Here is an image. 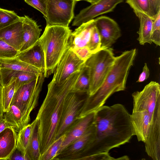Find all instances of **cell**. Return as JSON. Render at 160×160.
I'll return each mask as SVG.
<instances>
[{
	"label": "cell",
	"instance_id": "6da1fadb",
	"mask_svg": "<svg viewBox=\"0 0 160 160\" xmlns=\"http://www.w3.org/2000/svg\"><path fill=\"white\" fill-rule=\"evenodd\" d=\"M95 131L92 147L85 155L109 152L129 142L135 135L131 114L122 104L103 105L95 112Z\"/></svg>",
	"mask_w": 160,
	"mask_h": 160
},
{
	"label": "cell",
	"instance_id": "7a4b0ae2",
	"mask_svg": "<svg viewBox=\"0 0 160 160\" xmlns=\"http://www.w3.org/2000/svg\"><path fill=\"white\" fill-rule=\"evenodd\" d=\"M82 69L63 81L56 82L52 80L48 85L46 95L36 118L40 158L56 140L65 102Z\"/></svg>",
	"mask_w": 160,
	"mask_h": 160
},
{
	"label": "cell",
	"instance_id": "3957f363",
	"mask_svg": "<svg viewBox=\"0 0 160 160\" xmlns=\"http://www.w3.org/2000/svg\"><path fill=\"white\" fill-rule=\"evenodd\" d=\"M136 48L124 51L115 57L112 68L103 82L92 95L86 98L78 119L95 112L114 93L124 91L130 70L136 56Z\"/></svg>",
	"mask_w": 160,
	"mask_h": 160
},
{
	"label": "cell",
	"instance_id": "277c9868",
	"mask_svg": "<svg viewBox=\"0 0 160 160\" xmlns=\"http://www.w3.org/2000/svg\"><path fill=\"white\" fill-rule=\"evenodd\" d=\"M133 108L147 111L150 119L145 152L153 160H160V85L152 81L140 91L132 94Z\"/></svg>",
	"mask_w": 160,
	"mask_h": 160
},
{
	"label": "cell",
	"instance_id": "5b68a950",
	"mask_svg": "<svg viewBox=\"0 0 160 160\" xmlns=\"http://www.w3.org/2000/svg\"><path fill=\"white\" fill-rule=\"evenodd\" d=\"M71 32L69 27L46 26L39 40L45 56V78L48 77L54 72L58 63L69 45Z\"/></svg>",
	"mask_w": 160,
	"mask_h": 160
},
{
	"label": "cell",
	"instance_id": "8992f818",
	"mask_svg": "<svg viewBox=\"0 0 160 160\" xmlns=\"http://www.w3.org/2000/svg\"><path fill=\"white\" fill-rule=\"evenodd\" d=\"M115 57L111 48H101L86 61L89 80L88 96L93 95L101 87L114 63Z\"/></svg>",
	"mask_w": 160,
	"mask_h": 160
},
{
	"label": "cell",
	"instance_id": "52a82bcc",
	"mask_svg": "<svg viewBox=\"0 0 160 160\" xmlns=\"http://www.w3.org/2000/svg\"><path fill=\"white\" fill-rule=\"evenodd\" d=\"M44 72L42 71L38 78L21 86L15 91L11 105H15L21 111L23 128L29 124L30 114L38 105L45 78Z\"/></svg>",
	"mask_w": 160,
	"mask_h": 160
},
{
	"label": "cell",
	"instance_id": "ba28073f",
	"mask_svg": "<svg viewBox=\"0 0 160 160\" xmlns=\"http://www.w3.org/2000/svg\"><path fill=\"white\" fill-rule=\"evenodd\" d=\"M75 0H48L45 18L46 26L69 27L74 18Z\"/></svg>",
	"mask_w": 160,
	"mask_h": 160
},
{
	"label": "cell",
	"instance_id": "9c48e42d",
	"mask_svg": "<svg viewBox=\"0 0 160 160\" xmlns=\"http://www.w3.org/2000/svg\"><path fill=\"white\" fill-rule=\"evenodd\" d=\"M83 94L71 92L68 95L63 110L56 140L65 134L78 120V117L88 96L82 98Z\"/></svg>",
	"mask_w": 160,
	"mask_h": 160
},
{
	"label": "cell",
	"instance_id": "30bf717a",
	"mask_svg": "<svg viewBox=\"0 0 160 160\" xmlns=\"http://www.w3.org/2000/svg\"><path fill=\"white\" fill-rule=\"evenodd\" d=\"M95 131L93 123L83 135L69 144L53 160H79L87 155L92 148Z\"/></svg>",
	"mask_w": 160,
	"mask_h": 160
},
{
	"label": "cell",
	"instance_id": "8fae6325",
	"mask_svg": "<svg viewBox=\"0 0 160 160\" xmlns=\"http://www.w3.org/2000/svg\"><path fill=\"white\" fill-rule=\"evenodd\" d=\"M85 62L81 59L68 45L58 63L52 80L60 82L80 70Z\"/></svg>",
	"mask_w": 160,
	"mask_h": 160
},
{
	"label": "cell",
	"instance_id": "7c38bea8",
	"mask_svg": "<svg viewBox=\"0 0 160 160\" xmlns=\"http://www.w3.org/2000/svg\"><path fill=\"white\" fill-rule=\"evenodd\" d=\"M123 0H100L82 10L74 17L72 26H79L102 14L112 12Z\"/></svg>",
	"mask_w": 160,
	"mask_h": 160
},
{
	"label": "cell",
	"instance_id": "4fadbf2b",
	"mask_svg": "<svg viewBox=\"0 0 160 160\" xmlns=\"http://www.w3.org/2000/svg\"><path fill=\"white\" fill-rule=\"evenodd\" d=\"M94 20L100 36L101 48H111L121 35L118 24L113 19L106 16H101Z\"/></svg>",
	"mask_w": 160,
	"mask_h": 160
},
{
	"label": "cell",
	"instance_id": "5bb4252c",
	"mask_svg": "<svg viewBox=\"0 0 160 160\" xmlns=\"http://www.w3.org/2000/svg\"><path fill=\"white\" fill-rule=\"evenodd\" d=\"M95 117V112H94L78 120L65 134V138L56 157L71 142L82 136L87 131L93 124Z\"/></svg>",
	"mask_w": 160,
	"mask_h": 160
},
{
	"label": "cell",
	"instance_id": "9a60e30c",
	"mask_svg": "<svg viewBox=\"0 0 160 160\" xmlns=\"http://www.w3.org/2000/svg\"><path fill=\"white\" fill-rule=\"evenodd\" d=\"M23 17L13 23L0 29V38L19 52L22 44Z\"/></svg>",
	"mask_w": 160,
	"mask_h": 160
},
{
	"label": "cell",
	"instance_id": "2e32d148",
	"mask_svg": "<svg viewBox=\"0 0 160 160\" xmlns=\"http://www.w3.org/2000/svg\"><path fill=\"white\" fill-rule=\"evenodd\" d=\"M41 30L35 21L25 15L22 22V44L19 52L28 49L37 42Z\"/></svg>",
	"mask_w": 160,
	"mask_h": 160
},
{
	"label": "cell",
	"instance_id": "e0dca14e",
	"mask_svg": "<svg viewBox=\"0 0 160 160\" xmlns=\"http://www.w3.org/2000/svg\"><path fill=\"white\" fill-rule=\"evenodd\" d=\"M16 57L42 71H45L44 54L39 41L28 49L19 52Z\"/></svg>",
	"mask_w": 160,
	"mask_h": 160
},
{
	"label": "cell",
	"instance_id": "ac0fdd59",
	"mask_svg": "<svg viewBox=\"0 0 160 160\" xmlns=\"http://www.w3.org/2000/svg\"><path fill=\"white\" fill-rule=\"evenodd\" d=\"M131 118L138 141L144 142L147 138L150 127V119L148 113L145 110L133 109Z\"/></svg>",
	"mask_w": 160,
	"mask_h": 160
},
{
	"label": "cell",
	"instance_id": "d6986e66",
	"mask_svg": "<svg viewBox=\"0 0 160 160\" xmlns=\"http://www.w3.org/2000/svg\"><path fill=\"white\" fill-rule=\"evenodd\" d=\"M94 25L93 19L82 23L72 32L69 39V47L74 49L88 47Z\"/></svg>",
	"mask_w": 160,
	"mask_h": 160
},
{
	"label": "cell",
	"instance_id": "ffe728a7",
	"mask_svg": "<svg viewBox=\"0 0 160 160\" xmlns=\"http://www.w3.org/2000/svg\"><path fill=\"white\" fill-rule=\"evenodd\" d=\"M3 86L6 85L12 79H15V91L21 86L38 78L35 74L20 71L0 69Z\"/></svg>",
	"mask_w": 160,
	"mask_h": 160
},
{
	"label": "cell",
	"instance_id": "44dd1931",
	"mask_svg": "<svg viewBox=\"0 0 160 160\" xmlns=\"http://www.w3.org/2000/svg\"><path fill=\"white\" fill-rule=\"evenodd\" d=\"M17 133L12 127L0 133V159L8 160L16 148Z\"/></svg>",
	"mask_w": 160,
	"mask_h": 160
},
{
	"label": "cell",
	"instance_id": "7402d4cb",
	"mask_svg": "<svg viewBox=\"0 0 160 160\" xmlns=\"http://www.w3.org/2000/svg\"><path fill=\"white\" fill-rule=\"evenodd\" d=\"M138 18L140 27L137 33V38L139 44L144 45L146 43L151 44V35L153 20L147 15L140 12L135 13Z\"/></svg>",
	"mask_w": 160,
	"mask_h": 160
},
{
	"label": "cell",
	"instance_id": "603a6c76",
	"mask_svg": "<svg viewBox=\"0 0 160 160\" xmlns=\"http://www.w3.org/2000/svg\"><path fill=\"white\" fill-rule=\"evenodd\" d=\"M0 69L25 71L33 73L38 76H39L42 71L37 68L21 61L16 57L6 59L0 58Z\"/></svg>",
	"mask_w": 160,
	"mask_h": 160
},
{
	"label": "cell",
	"instance_id": "cb8c5ba5",
	"mask_svg": "<svg viewBox=\"0 0 160 160\" xmlns=\"http://www.w3.org/2000/svg\"><path fill=\"white\" fill-rule=\"evenodd\" d=\"M37 120L35 118L32 123L24 127L17 133L16 148L21 151L25 156L32 134L37 125Z\"/></svg>",
	"mask_w": 160,
	"mask_h": 160
},
{
	"label": "cell",
	"instance_id": "d4e9b609",
	"mask_svg": "<svg viewBox=\"0 0 160 160\" xmlns=\"http://www.w3.org/2000/svg\"><path fill=\"white\" fill-rule=\"evenodd\" d=\"M3 117L5 120L11 124L17 133L23 128L22 114L16 106L11 105L8 111L5 112Z\"/></svg>",
	"mask_w": 160,
	"mask_h": 160
},
{
	"label": "cell",
	"instance_id": "484cf974",
	"mask_svg": "<svg viewBox=\"0 0 160 160\" xmlns=\"http://www.w3.org/2000/svg\"><path fill=\"white\" fill-rule=\"evenodd\" d=\"M27 160H39L40 154L37 125L34 129L25 155Z\"/></svg>",
	"mask_w": 160,
	"mask_h": 160
},
{
	"label": "cell",
	"instance_id": "4316f807",
	"mask_svg": "<svg viewBox=\"0 0 160 160\" xmlns=\"http://www.w3.org/2000/svg\"><path fill=\"white\" fill-rule=\"evenodd\" d=\"M89 85V80L87 69L84 65L81 73L74 85L71 92L88 95Z\"/></svg>",
	"mask_w": 160,
	"mask_h": 160
},
{
	"label": "cell",
	"instance_id": "83f0119b",
	"mask_svg": "<svg viewBox=\"0 0 160 160\" xmlns=\"http://www.w3.org/2000/svg\"><path fill=\"white\" fill-rule=\"evenodd\" d=\"M15 80H11L6 86H3L2 92V103L5 112L9 111L15 91Z\"/></svg>",
	"mask_w": 160,
	"mask_h": 160
},
{
	"label": "cell",
	"instance_id": "f1b7e54d",
	"mask_svg": "<svg viewBox=\"0 0 160 160\" xmlns=\"http://www.w3.org/2000/svg\"><path fill=\"white\" fill-rule=\"evenodd\" d=\"M126 2L133 9L135 13H142L153 20L155 19L152 13L149 0H126Z\"/></svg>",
	"mask_w": 160,
	"mask_h": 160
},
{
	"label": "cell",
	"instance_id": "f546056e",
	"mask_svg": "<svg viewBox=\"0 0 160 160\" xmlns=\"http://www.w3.org/2000/svg\"><path fill=\"white\" fill-rule=\"evenodd\" d=\"M21 17L18 16L14 11L0 8V29L16 22Z\"/></svg>",
	"mask_w": 160,
	"mask_h": 160
},
{
	"label": "cell",
	"instance_id": "4dcf8cb0",
	"mask_svg": "<svg viewBox=\"0 0 160 160\" xmlns=\"http://www.w3.org/2000/svg\"><path fill=\"white\" fill-rule=\"evenodd\" d=\"M65 137L64 134L56 139L40 158V160H53Z\"/></svg>",
	"mask_w": 160,
	"mask_h": 160
},
{
	"label": "cell",
	"instance_id": "1f68e13d",
	"mask_svg": "<svg viewBox=\"0 0 160 160\" xmlns=\"http://www.w3.org/2000/svg\"><path fill=\"white\" fill-rule=\"evenodd\" d=\"M19 52L16 49L0 38V58H14Z\"/></svg>",
	"mask_w": 160,
	"mask_h": 160
},
{
	"label": "cell",
	"instance_id": "d6a6232c",
	"mask_svg": "<svg viewBox=\"0 0 160 160\" xmlns=\"http://www.w3.org/2000/svg\"><path fill=\"white\" fill-rule=\"evenodd\" d=\"M101 45L100 36L97 28L94 25L88 47L91 51L94 53L101 49Z\"/></svg>",
	"mask_w": 160,
	"mask_h": 160
},
{
	"label": "cell",
	"instance_id": "836d02e7",
	"mask_svg": "<svg viewBox=\"0 0 160 160\" xmlns=\"http://www.w3.org/2000/svg\"><path fill=\"white\" fill-rule=\"evenodd\" d=\"M151 41L157 46H160V11L153 20Z\"/></svg>",
	"mask_w": 160,
	"mask_h": 160
},
{
	"label": "cell",
	"instance_id": "e575fe53",
	"mask_svg": "<svg viewBox=\"0 0 160 160\" xmlns=\"http://www.w3.org/2000/svg\"><path fill=\"white\" fill-rule=\"evenodd\" d=\"M127 156H124L122 157L115 158L112 157L109 152L99 153L92 154L90 155L85 156L79 160H129Z\"/></svg>",
	"mask_w": 160,
	"mask_h": 160
},
{
	"label": "cell",
	"instance_id": "d590c367",
	"mask_svg": "<svg viewBox=\"0 0 160 160\" xmlns=\"http://www.w3.org/2000/svg\"><path fill=\"white\" fill-rule=\"evenodd\" d=\"M48 0H24L29 5L41 12L44 17L46 15L47 6Z\"/></svg>",
	"mask_w": 160,
	"mask_h": 160
},
{
	"label": "cell",
	"instance_id": "8d00e7d4",
	"mask_svg": "<svg viewBox=\"0 0 160 160\" xmlns=\"http://www.w3.org/2000/svg\"><path fill=\"white\" fill-rule=\"evenodd\" d=\"M72 49L79 58L85 62L94 53L87 46Z\"/></svg>",
	"mask_w": 160,
	"mask_h": 160
},
{
	"label": "cell",
	"instance_id": "74e56055",
	"mask_svg": "<svg viewBox=\"0 0 160 160\" xmlns=\"http://www.w3.org/2000/svg\"><path fill=\"white\" fill-rule=\"evenodd\" d=\"M149 1L152 14L155 18L160 11V0H149Z\"/></svg>",
	"mask_w": 160,
	"mask_h": 160
},
{
	"label": "cell",
	"instance_id": "f35d334b",
	"mask_svg": "<svg viewBox=\"0 0 160 160\" xmlns=\"http://www.w3.org/2000/svg\"><path fill=\"white\" fill-rule=\"evenodd\" d=\"M150 74V71L147 64L145 63L142 68V72L140 74L137 82H144L149 77Z\"/></svg>",
	"mask_w": 160,
	"mask_h": 160
},
{
	"label": "cell",
	"instance_id": "ab89813d",
	"mask_svg": "<svg viewBox=\"0 0 160 160\" xmlns=\"http://www.w3.org/2000/svg\"><path fill=\"white\" fill-rule=\"evenodd\" d=\"M8 160H27L23 153L16 148L14 150Z\"/></svg>",
	"mask_w": 160,
	"mask_h": 160
},
{
	"label": "cell",
	"instance_id": "60d3db41",
	"mask_svg": "<svg viewBox=\"0 0 160 160\" xmlns=\"http://www.w3.org/2000/svg\"><path fill=\"white\" fill-rule=\"evenodd\" d=\"M8 127H12V126L5 119L3 115L0 119V133L5 129Z\"/></svg>",
	"mask_w": 160,
	"mask_h": 160
},
{
	"label": "cell",
	"instance_id": "b9f144b4",
	"mask_svg": "<svg viewBox=\"0 0 160 160\" xmlns=\"http://www.w3.org/2000/svg\"><path fill=\"white\" fill-rule=\"evenodd\" d=\"M2 87L0 88V119L3 117L4 115L3 113H4L3 110L2 103Z\"/></svg>",
	"mask_w": 160,
	"mask_h": 160
},
{
	"label": "cell",
	"instance_id": "7bdbcfd3",
	"mask_svg": "<svg viewBox=\"0 0 160 160\" xmlns=\"http://www.w3.org/2000/svg\"><path fill=\"white\" fill-rule=\"evenodd\" d=\"M100 0H75L76 2L80 1H87L91 4H93L96 3V2H98Z\"/></svg>",
	"mask_w": 160,
	"mask_h": 160
},
{
	"label": "cell",
	"instance_id": "ee69618b",
	"mask_svg": "<svg viewBox=\"0 0 160 160\" xmlns=\"http://www.w3.org/2000/svg\"><path fill=\"white\" fill-rule=\"evenodd\" d=\"M2 87H3V85L2 84L1 78V75H0V88H2Z\"/></svg>",
	"mask_w": 160,
	"mask_h": 160
}]
</instances>
